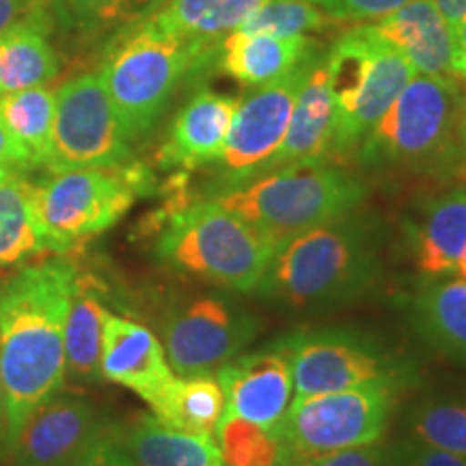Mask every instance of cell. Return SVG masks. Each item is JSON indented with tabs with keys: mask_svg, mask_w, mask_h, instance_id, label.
Returning a JSON list of instances; mask_svg holds the SVG:
<instances>
[{
	"mask_svg": "<svg viewBox=\"0 0 466 466\" xmlns=\"http://www.w3.org/2000/svg\"><path fill=\"white\" fill-rule=\"evenodd\" d=\"M78 266L52 258L0 285V384L14 442L20 425L66 384V319Z\"/></svg>",
	"mask_w": 466,
	"mask_h": 466,
	"instance_id": "obj_1",
	"label": "cell"
},
{
	"mask_svg": "<svg viewBox=\"0 0 466 466\" xmlns=\"http://www.w3.org/2000/svg\"><path fill=\"white\" fill-rule=\"evenodd\" d=\"M218 44L197 42L149 14L106 42L100 78L132 143L154 130L186 76L217 61Z\"/></svg>",
	"mask_w": 466,
	"mask_h": 466,
	"instance_id": "obj_2",
	"label": "cell"
},
{
	"mask_svg": "<svg viewBox=\"0 0 466 466\" xmlns=\"http://www.w3.org/2000/svg\"><path fill=\"white\" fill-rule=\"evenodd\" d=\"M376 272V227L352 212L285 242L258 289L275 305L322 309L357 299Z\"/></svg>",
	"mask_w": 466,
	"mask_h": 466,
	"instance_id": "obj_3",
	"label": "cell"
},
{
	"mask_svg": "<svg viewBox=\"0 0 466 466\" xmlns=\"http://www.w3.org/2000/svg\"><path fill=\"white\" fill-rule=\"evenodd\" d=\"M212 199L279 250L300 233L352 214L365 199V184L329 158H318L275 168Z\"/></svg>",
	"mask_w": 466,
	"mask_h": 466,
	"instance_id": "obj_4",
	"label": "cell"
},
{
	"mask_svg": "<svg viewBox=\"0 0 466 466\" xmlns=\"http://www.w3.org/2000/svg\"><path fill=\"white\" fill-rule=\"evenodd\" d=\"M460 110L462 80L415 74L360 141V165L458 173L464 160L458 132Z\"/></svg>",
	"mask_w": 466,
	"mask_h": 466,
	"instance_id": "obj_5",
	"label": "cell"
},
{
	"mask_svg": "<svg viewBox=\"0 0 466 466\" xmlns=\"http://www.w3.org/2000/svg\"><path fill=\"white\" fill-rule=\"evenodd\" d=\"M158 255L168 266L233 291H255L275 247L247 220L209 197L167 214Z\"/></svg>",
	"mask_w": 466,
	"mask_h": 466,
	"instance_id": "obj_6",
	"label": "cell"
},
{
	"mask_svg": "<svg viewBox=\"0 0 466 466\" xmlns=\"http://www.w3.org/2000/svg\"><path fill=\"white\" fill-rule=\"evenodd\" d=\"M326 69L333 100L329 156L359 149L415 76L408 58L374 25L339 35L326 52Z\"/></svg>",
	"mask_w": 466,
	"mask_h": 466,
	"instance_id": "obj_7",
	"label": "cell"
},
{
	"mask_svg": "<svg viewBox=\"0 0 466 466\" xmlns=\"http://www.w3.org/2000/svg\"><path fill=\"white\" fill-rule=\"evenodd\" d=\"M151 171L138 162L48 171L35 182V214L48 250L66 255L119 223L147 192Z\"/></svg>",
	"mask_w": 466,
	"mask_h": 466,
	"instance_id": "obj_8",
	"label": "cell"
},
{
	"mask_svg": "<svg viewBox=\"0 0 466 466\" xmlns=\"http://www.w3.org/2000/svg\"><path fill=\"white\" fill-rule=\"evenodd\" d=\"M395 380L294 398L277 425L279 460H311L378 442L395 404Z\"/></svg>",
	"mask_w": 466,
	"mask_h": 466,
	"instance_id": "obj_9",
	"label": "cell"
},
{
	"mask_svg": "<svg viewBox=\"0 0 466 466\" xmlns=\"http://www.w3.org/2000/svg\"><path fill=\"white\" fill-rule=\"evenodd\" d=\"M132 162V138L100 74L74 76L55 93L52 154L46 171L104 168Z\"/></svg>",
	"mask_w": 466,
	"mask_h": 466,
	"instance_id": "obj_10",
	"label": "cell"
},
{
	"mask_svg": "<svg viewBox=\"0 0 466 466\" xmlns=\"http://www.w3.org/2000/svg\"><path fill=\"white\" fill-rule=\"evenodd\" d=\"M319 52L322 48L318 44L288 74L266 85L250 86L247 96L238 100L225 149L214 162L218 167V192L247 184L266 171L268 162L281 147L296 97Z\"/></svg>",
	"mask_w": 466,
	"mask_h": 466,
	"instance_id": "obj_11",
	"label": "cell"
},
{
	"mask_svg": "<svg viewBox=\"0 0 466 466\" xmlns=\"http://www.w3.org/2000/svg\"><path fill=\"white\" fill-rule=\"evenodd\" d=\"M258 333L259 322L242 307L201 296L168 313L162 324V348L173 374H212L236 359Z\"/></svg>",
	"mask_w": 466,
	"mask_h": 466,
	"instance_id": "obj_12",
	"label": "cell"
},
{
	"mask_svg": "<svg viewBox=\"0 0 466 466\" xmlns=\"http://www.w3.org/2000/svg\"><path fill=\"white\" fill-rule=\"evenodd\" d=\"M281 343L289 352L296 398L395 380V367L384 350L354 330H309Z\"/></svg>",
	"mask_w": 466,
	"mask_h": 466,
	"instance_id": "obj_13",
	"label": "cell"
},
{
	"mask_svg": "<svg viewBox=\"0 0 466 466\" xmlns=\"http://www.w3.org/2000/svg\"><path fill=\"white\" fill-rule=\"evenodd\" d=\"M108 432L110 425L89 400L56 393L20 425L9 450L11 464L74 466Z\"/></svg>",
	"mask_w": 466,
	"mask_h": 466,
	"instance_id": "obj_14",
	"label": "cell"
},
{
	"mask_svg": "<svg viewBox=\"0 0 466 466\" xmlns=\"http://www.w3.org/2000/svg\"><path fill=\"white\" fill-rule=\"evenodd\" d=\"M225 412L275 434L291 404V360L281 339L259 352L231 359L218 370Z\"/></svg>",
	"mask_w": 466,
	"mask_h": 466,
	"instance_id": "obj_15",
	"label": "cell"
},
{
	"mask_svg": "<svg viewBox=\"0 0 466 466\" xmlns=\"http://www.w3.org/2000/svg\"><path fill=\"white\" fill-rule=\"evenodd\" d=\"M173 376L165 348L147 326L108 313L102 335L100 378L130 389L151 404Z\"/></svg>",
	"mask_w": 466,
	"mask_h": 466,
	"instance_id": "obj_16",
	"label": "cell"
},
{
	"mask_svg": "<svg viewBox=\"0 0 466 466\" xmlns=\"http://www.w3.org/2000/svg\"><path fill=\"white\" fill-rule=\"evenodd\" d=\"M238 97L203 89L175 115L158 151L162 168H192L214 165L229 137Z\"/></svg>",
	"mask_w": 466,
	"mask_h": 466,
	"instance_id": "obj_17",
	"label": "cell"
},
{
	"mask_svg": "<svg viewBox=\"0 0 466 466\" xmlns=\"http://www.w3.org/2000/svg\"><path fill=\"white\" fill-rule=\"evenodd\" d=\"M408 240L423 277L451 275L466 248V184L425 201L408 223Z\"/></svg>",
	"mask_w": 466,
	"mask_h": 466,
	"instance_id": "obj_18",
	"label": "cell"
},
{
	"mask_svg": "<svg viewBox=\"0 0 466 466\" xmlns=\"http://www.w3.org/2000/svg\"><path fill=\"white\" fill-rule=\"evenodd\" d=\"M408 58L415 74H453V33L434 0H410L374 25Z\"/></svg>",
	"mask_w": 466,
	"mask_h": 466,
	"instance_id": "obj_19",
	"label": "cell"
},
{
	"mask_svg": "<svg viewBox=\"0 0 466 466\" xmlns=\"http://www.w3.org/2000/svg\"><path fill=\"white\" fill-rule=\"evenodd\" d=\"M406 311L428 346L456 363H466V283L462 279L425 277L408 296Z\"/></svg>",
	"mask_w": 466,
	"mask_h": 466,
	"instance_id": "obj_20",
	"label": "cell"
},
{
	"mask_svg": "<svg viewBox=\"0 0 466 466\" xmlns=\"http://www.w3.org/2000/svg\"><path fill=\"white\" fill-rule=\"evenodd\" d=\"M330 127H333V100L329 91L326 52L322 50L296 97L294 113H291L281 147L268 162L264 173L294 165V162L329 158Z\"/></svg>",
	"mask_w": 466,
	"mask_h": 466,
	"instance_id": "obj_21",
	"label": "cell"
},
{
	"mask_svg": "<svg viewBox=\"0 0 466 466\" xmlns=\"http://www.w3.org/2000/svg\"><path fill=\"white\" fill-rule=\"evenodd\" d=\"M52 22L44 3L0 35V93L48 86L61 72L50 42Z\"/></svg>",
	"mask_w": 466,
	"mask_h": 466,
	"instance_id": "obj_22",
	"label": "cell"
},
{
	"mask_svg": "<svg viewBox=\"0 0 466 466\" xmlns=\"http://www.w3.org/2000/svg\"><path fill=\"white\" fill-rule=\"evenodd\" d=\"M318 42L311 37L231 31L218 44L217 61L225 74L244 86H259L299 66Z\"/></svg>",
	"mask_w": 466,
	"mask_h": 466,
	"instance_id": "obj_23",
	"label": "cell"
},
{
	"mask_svg": "<svg viewBox=\"0 0 466 466\" xmlns=\"http://www.w3.org/2000/svg\"><path fill=\"white\" fill-rule=\"evenodd\" d=\"M115 436L138 466H225L217 441L168 428L154 415L115 428Z\"/></svg>",
	"mask_w": 466,
	"mask_h": 466,
	"instance_id": "obj_24",
	"label": "cell"
},
{
	"mask_svg": "<svg viewBox=\"0 0 466 466\" xmlns=\"http://www.w3.org/2000/svg\"><path fill=\"white\" fill-rule=\"evenodd\" d=\"M52 33L78 44L113 37L116 31L154 14L165 0H42Z\"/></svg>",
	"mask_w": 466,
	"mask_h": 466,
	"instance_id": "obj_25",
	"label": "cell"
},
{
	"mask_svg": "<svg viewBox=\"0 0 466 466\" xmlns=\"http://www.w3.org/2000/svg\"><path fill=\"white\" fill-rule=\"evenodd\" d=\"M225 393L212 374L173 376L151 401V415L168 428L214 439L225 412Z\"/></svg>",
	"mask_w": 466,
	"mask_h": 466,
	"instance_id": "obj_26",
	"label": "cell"
},
{
	"mask_svg": "<svg viewBox=\"0 0 466 466\" xmlns=\"http://www.w3.org/2000/svg\"><path fill=\"white\" fill-rule=\"evenodd\" d=\"M35 182L17 168H0V268L20 266L48 250L35 214Z\"/></svg>",
	"mask_w": 466,
	"mask_h": 466,
	"instance_id": "obj_27",
	"label": "cell"
},
{
	"mask_svg": "<svg viewBox=\"0 0 466 466\" xmlns=\"http://www.w3.org/2000/svg\"><path fill=\"white\" fill-rule=\"evenodd\" d=\"M0 121L31 171L48 168L55 127V91L48 86H31L0 93Z\"/></svg>",
	"mask_w": 466,
	"mask_h": 466,
	"instance_id": "obj_28",
	"label": "cell"
},
{
	"mask_svg": "<svg viewBox=\"0 0 466 466\" xmlns=\"http://www.w3.org/2000/svg\"><path fill=\"white\" fill-rule=\"evenodd\" d=\"M106 307L89 279L78 275L66 319V370L83 380L100 378V354Z\"/></svg>",
	"mask_w": 466,
	"mask_h": 466,
	"instance_id": "obj_29",
	"label": "cell"
},
{
	"mask_svg": "<svg viewBox=\"0 0 466 466\" xmlns=\"http://www.w3.org/2000/svg\"><path fill=\"white\" fill-rule=\"evenodd\" d=\"M264 3L266 0H165L156 14L186 37L220 44L225 35L240 28Z\"/></svg>",
	"mask_w": 466,
	"mask_h": 466,
	"instance_id": "obj_30",
	"label": "cell"
},
{
	"mask_svg": "<svg viewBox=\"0 0 466 466\" xmlns=\"http://www.w3.org/2000/svg\"><path fill=\"white\" fill-rule=\"evenodd\" d=\"M406 425L410 439L466 458V395L419 401L408 412Z\"/></svg>",
	"mask_w": 466,
	"mask_h": 466,
	"instance_id": "obj_31",
	"label": "cell"
},
{
	"mask_svg": "<svg viewBox=\"0 0 466 466\" xmlns=\"http://www.w3.org/2000/svg\"><path fill=\"white\" fill-rule=\"evenodd\" d=\"M214 441L225 466H277L279 462L275 436L229 412L220 417Z\"/></svg>",
	"mask_w": 466,
	"mask_h": 466,
	"instance_id": "obj_32",
	"label": "cell"
},
{
	"mask_svg": "<svg viewBox=\"0 0 466 466\" xmlns=\"http://www.w3.org/2000/svg\"><path fill=\"white\" fill-rule=\"evenodd\" d=\"M329 22V17L311 0H266L236 31L275 37H309Z\"/></svg>",
	"mask_w": 466,
	"mask_h": 466,
	"instance_id": "obj_33",
	"label": "cell"
},
{
	"mask_svg": "<svg viewBox=\"0 0 466 466\" xmlns=\"http://www.w3.org/2000/svg\"><path fill=\"white\" fill-rule=\"evenodd\" d=\"M330 22H380L410 0H311Z\"/></svg>",
	"mask_w": 466,
	"mask_h": 466,
	"instance_id": "obj_34",
	"label": "cell"
},
{
	"mask_svg": "<svg viewBox=\"0 0 466 466\" xmlns=\"http://www.w3.org/2000/svg\"><path fill=\"white\" fill-rule=\"evenodd\" d=\"M281 466H391V447L378 442L363 447H352L311 460H279Z\"/></svg>",
	"mask_w": 466,
	"mask_h": 466,
	"instance_id": "obj_35",
	"label": "cell"
},
{
	"mask_svg": "<svg viewBox=\"0 0 466 466\" xmlns=\"http://www.w3.org/2000/svg\"><path fill=\"white\" fill-rule=\"evenodd\" d=\"M391 466H466V458L434 450L408 436L391 447Z\"/></svg>",
	"mask_w": 466,
	"mask_h": 466,
	"instance_id": "obj_36",
	"label": "cell"
},
{
	"mask_svg": "<svg viewBox=\"0 0 466 466\" xmlns=\"http://www.w3.org/2000/svg\"><path fill=\"white\" fill-rule=\"evenodd\" d=\"M74 466H138L115 436V428Z\"/></svg>",
	"mask_w": 466,
	"mask_h": 466,
	"instance_id": "obj_37",
	"label": "cell"
},
{
	"mask_svg": "<svg viewBox=\"0 0 466 466\" xmlns=\"http://www.w3.org/2000/svg\"><path fill=\"white\" fill-rule=\"evenodd\" d=\"M42 0H0V35L33 14Z\"/></svg>",
	"mask_w": 466,
	"mask_h": 466,
	"instance_id": "obj_38",
	"label": "cell"
},
{
	"mask_svg": "<svg viewBox=\"0 0 466 466\" xmlns=\"http://www.w3.org/2000/svg\"><path fill=\"white\" fill-rule=\"evenodd\" d=\"M0 168H17V171L28 173V168L25 156L22 151L17 149V145L14 143V138L9 137V132L5 130L3 121H0Z\"/></svg>",
	"mask_w": 466,
	"mask_h": 466,
	"instance_id": "obj_39",
	"label": "cell"
},
{
	"mask_svg": "<svg viewBox=\"0 0 466 466\" xmlns=\"http://www.w3.org/2000/svg\"><path fill=\"white\" fill-rule=\"evenodd\" d=\"M453 74L458 80H466V14L453 28Z\"/></svg>",
	"mask_w": 466,
	"mask_h": 466,
	"instance_id": "obj_40",
	"label": "cell"
},
{
	"mask_svg": "<svg viewBox=\"0 0 466 466\" xmlns=\"http://www.w3.org/2000/svg\"><path fill=\"white\" fill-rule=\"evenodd\" d=\"M436 7L441 9V14L445 15L447 25L453 31L460 20H462L466 14V0H434Z\"/></svg>",
	"mask_w": 466,
	"mask_h": 466,
	"instance_id": "obj_41",
	"label": "cell"
},
{
	"mask_svg": "<svg viewBox=\"0 0 466 466\" xmlns=\"http://www.w3.org/2000/svg\"><path fill=\"white\" fill-rule=\"evenodd\" d=\"M9 450H11L9 417H7V406H5L3 384H0V460L9 458Z\"/></svg>",
	"mask_w": 466,
	"mask_h": 466,
	"instance_id": "obj_42",
	"label": "cell"
},
{
	"mask_svg": "<svg viewBox=\"0 0 466 466\" xmlns=\"http://www.w3.org/2000/svg\"><path fill=\"white\" fill-rule=\"evenodd\" d=\"M460 145H462V154L466 158V80H462V110H460Z\"/></svg>",
	"mask_w": 466,
	"mask_h": 466,
	"instance_id": "obj_43",
	"label": "cell"
},
{
	"mask_svg": "<svg viewBox=\"0 0 466 466\" xmlns=\"http://www.w3.org/2000/svg\"><path fill=\"white\" fill-rule=\"evenodd\" d=\"M453 272H456L458 279H462V281L466 283V248L460 253V258L456 261V268H453Z\"/></svg>",
	"mask_w": 466,
	"mask_h": 466,
	"instance_id": "obj_44",
	"label": "cell"
},
{
	"mask_svg": "<svg viewBox=\"0 0 466 466\" xmlns=\"http://www.w3.org/2000/svg\"><path fill=\"white\" fill-rule=\"evenodd\" d=\"M458 173H460V175H462V177L466 179V158L462 160V167H460V171H458Z\"/></svg>",
	"mask_w": 466,
	"mask_h": 466,
	"instance_id": "obj_45",
	"label": "cell"
},
{
	"mask_svg": "<svg viewBox=\"0 0 466 466\" xmlns=\"http://www.w3.org/2000/svg\"><path fill=\"white\" fill-rule=\"evenodd\" d=\"M277 466H281V464H277Z\"/></svg>",
	"mask_w": 466,
	"mask_h": 466,
	"instance_id": "obj_46",
	"label": "cell"
}]
</instances>
